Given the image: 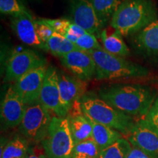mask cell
I'll return each instance as SVG.
<instances>
[{"label": "cell", "instance_id": "6da1fadb", "mask_svg": "<svg viewBox=\"0 0 158 158\" xmlns=\"http://www.w3.org/2000/svg\"><path fill=\"white\" fill-rule=\"evenodd\" d=\"M157 94L155 89L138 84L108 85L98 91L102 100L132 117L147 115Z\"/></svg>", "mask_w": 158, "mask_h": 158}, {"label": "cell", "instance_id": "7a4b0ae2", "mask_svg": "<svg viewBox=\"0 0 158 158\" xmlns=\"http://www.w3.org/2000/svg\"><path fill=\"white\" fill-rule=\"evenodd\" d=\"M158 19L152 0H124L110 21V25L122 37L133 36Z\"/></svg>", "mask_w": 158, "mask_h": 158}, {"label": "cell", "instance_id": "3957f363", "mask_svg": "<svg viewBox=\"0 0 158 158\" xmlns=\"http://www.w3.org/2000/svg\"><path fill=\"white\" fill-rule=\"evenodd\" d=\"M83 113L92 121L102 124L127 135L135 124L133 118L114 108L99 96L85 94L81 99Z\"/></svg>", "mask_w": 158, "mask_h": 158}, {"label": "cell", "instance_id": "277c9868", "mask_svg": "<svg viewBox=\"0 0 158 158\" xmlns=\"http://www.w3.org/2000/svg\"><path fill=\"white\" fill-rule=\"evenodd\" d=\"M96 64L97 80H112L124 78H145L149 71L145 67L109 54L105 50H94L89 52Z\"/></svg>", "mask_w": 158, "mask_h": 158}, {"label": "cell", "instance_id": "5b68a950", "mask_svg": "<svg viewBox=\"0 0 158 158\" xmlns=\"http://www.w3.org/2000/svg\"><path fill=\"white\" fill-rule=\"evenodd\" d=\"M41 144L49 158H70L75 143L68 118L53 116L48 135Z\"/></svg>", "mask_w": 158, "mask_h": 158}, {"label": "cell", "instance_id": "8992f818", "mask_svg": "<svg viewBox=\"0 0 158 158\" xmlns=\"http://www.w3.org/2000/svg\"><path fill=\"white\" fill-rule=\"evenodd\" d=\"M51 119V112L37 101L27 106L19 131L31 143H40L47 137Z\"/></svg>", "mask_w": 158, "mask_h": 158}, {"label": "cell", "instance_id": "52a82bcc", "mask_svg": "<svg viewBox=\"0 0 158 158\" xmlns=\"http://www.w3.org/2000/svg\"><path fill=\"white\" fill-rule=\"evenodd\" d=\"M46 64L45 59L31 50H23L13 53L7 59L5 69V81L15 82L33 69Z\"/></svg>", "mask_w": 158, "mask_h": 158}, {"label": "cell", "instance_id": "ba28073f", "mask_svg": "<svg viewBox=\"0 0 158 158\" xmlns=\"http://www.w3.org/2000/svg\"><path fill=\"white\" fill-rule=\"evenodd\" d=\"M39 102L58 117H67L59 87L58 72L54 66H48L39 97Z\"/></svg>", "mask_w": 158, "mask_h": 158}, {"label": "cell", "instance_id": "9c48e42d", "mask_svg": "<svg viewBox=\"0 0 158 158\" xmlns=\"http://www.w3.org/2000/svg\"><path fill=\"white\" fill-rule=\"evenodd\" d=\"M131 45L138 56L158 64V19L133 35Z\"/></svg>", "mask_w": 158, "mask_h": 158}, {"label": "cell", "instance_id": "30bf717a", "mask_svg": "<svg viewBox=\"0 0 158 158\" xmlns=\"http://www.w3.org/2000/svg\"><path fill=\"white\" fill-rule=\"evenodd\" d=\"M48 67L46 64L40 65L27 73L14 83L13 87L27 106L39 101L40 94Z\"/></svg>", "mask_w": 158, "mask_h": 158}, {"label": "cell", "instance_id": "8fae6325", "mask_svg": "<svg viewBox=\"0 0 158 158\" xmlns=\"http://www.w3.org/2000/svg\"><path fill=\"white\" fill-rule=\"evenodd\" d=\"M127 139L133 147L138 148L152 158H158V131L143 118L135 122Z\"/></svg>", "mask_w": 158, "mask_h": 158}, {"label": "cell", "instance_id": "7c38bea8", "mask_svg": "<svg viewBox=\"0 0 158 158\" xmlns=\"http://www.w3.org/2000/svg\"><path fill=\"white\" fill-rule=\"evenodd\" d=\"M70 15L72 22L92 35H100L102 27L92 0H71Z\"/></svg>", "mask_w": 158, "mask_h": 158}, {"label": "cell", "instance_id": "4fadbf2b", "mask_svg": "<svg viewBox=\"0 0 158 158\" xmlns=\"http://www.w3.org/2000/svg\"><path fill=\"white\" fill-rule=\"evenodd\" d=\"M61 62L70 72L81 80L90 81L96 74V64L89 52L75 50L60 58Z\"/></svg>", "mask_w": 158, "mask_h": 158}, {"label": "cell", "instance_id": "5bb4252c", "mask_svg": "<svg viewBox=\"0 0 158 158\" xmlns=\"http://www.w3.org/2000/svg\"><path fill=\"white\" fill-rule=\"evenodd\" d=\"M27 106L13 86L9 87L1 104V121L4 127H19L23 119Z\"/></svg>", "mask_w": 158, "mask_h": 158}, {"label": "cell", "instance_id": "9a60e30c", "mask_svg": "<svg viewBox=\"0 0 158 158\" xmlns=\"http://www.w3.org/2000/svg\"><path fill=\"white\" fill-rule=\"evenodd\" d=\"M58 77L61 100L68 114L73 106L86 94L87 84L73 75L64 72H58Z\"/></svg>", "mask_w": 158, "mask_h": 158}, {"label": "cell", "instance_id": "2e32d148", "mask_svg": "<svg viewBox=\"0 0 158 158\" xmlns=\"http://www.w3.org/2000/svg\"><path fill=\"white\" fill-rule=\"evenodd\" d=\"M11 27L15 34L25 44L48 51L47 45L37 34V20L32 15H19L11 19Z\"/></svg>", "mask_w": 158, "mask_h": 158}, {"label": "cell", "instance_id": "e0dca14e", "mask_svg": "<svg viewBox=\"0 0 158 158\" xmlns=\"http://www.w3.org/2000/svg\"><path fill=\"white\" fill-rule=\"evenodd\" d=\"M80 100L73 106L67 116L75 144L92 139V126L83 113Z\"/></svg>", "mask_w": 158, "mask_h": 158}, {"label": "cell", "instance_id": "ac0fdd59", "mask_svg": "<svg viewBox=\"0 0 158 158\" xmlns=\"http://www.w3.org/2000/svg\"><path fill=\"white\" fill-rule=\"evenodd\" d=\"M89 120L92 126V140L98 146L100 151L122 138V134L117 130L92 121L89 118Z\"/></svg>", "mask_w": 158, "mask_h": 158}, {"label": "cell", "instance_id": "d6986e66", "mask_svg": "<svg viewBox=\"0 0 158 158\" xmlns=\"http://www.w3.org/2000/svg\"><path fill=\"white\" fill-rule=\"evenodd\" d=\"M101 38L103 50L109 54L118 56H128L130 54L129 48L122 39V36L117 31L108 35L106 29L101 31L100 35Z\"/></svg>", "mask_w": 158, "mask_h": 158}, {"label": "cell", "instance_id": "ffe728a7", "mask_svg": "<svg viewBox=\"0 0 158 158\" xmlns=\"http://www.w3.org/2000/svg\"><path fill=\"white\" fill-rule=\"evenodd\" d=\"M31 143L22 135H16L1 145L0 158H24Z\"/></svg>", "mask_w": 158, "mask_h": 158}, {"label": "cell", "instance_id": "44dd1931", "mask_svg": "<svg viewBox=\"0 0 158 158\" xmlns=\"http://www.w3.org/2000/svg\"><path fill=\"white\" fill-rule=\"evenodd\" d=\"M124 0H92L102 28L110 23L113 15Z\"/></svg>", "mask_w": 158, "mask_h": 158}, {"label": "cell", "instance_id": "7402d4cb", "mask_svg": "<svg viewBox=\"0 0 158 158\" xmlns=\"http://www.w3.org/2000/svg\"><path fill=\"white\" fill-rule=\"evenodd\" d=\"M46 45L48 51L55 56L59 58L71 51L79 50L75 43L68 40L64 36L57 32L54 33V35L48 40Z\"/></svg>", "mask_w": 158, "mask_h": 158}, {"label": "cell", "instance_id": "603a6c76", "mask_svg": "<svg viewBox=\"0 0 158 158\" xmlns=\"http://www.w3.org/2000/svg\"><path fill=\"white\" fill-rule=\"evenodd\" d=\"M132 145L127 138H121L100 151L98 158H127Z\"/></svg>", "mask_w": 158, "mask_h": 158}, {"label": "cell", "instance_id": "cb8c5ba5", "mask_svg": "<svg viewBox=\"0 0 158 158\" xmlns=\"http://www.w3.org/2000/svg\"><path fill=\"white\" fill-rule=\"evenodd\" d=\"M100 149L92 139L75 144L70 158H98Z\"/></svg>", "mask_w": 158, "mask_h": 158}, {"label": "cell", "instance_id": "d4e9b609", "mask_svg": "<svg viewBox=\"0 0 158 158\" xmlns=\"http://www.w3.org/2000/svg\"><path fill=\"white\" fill-rule=\"evenodd\" d=\"M0 11L2 14L10 15L12 16L32 15L18 0H0Z\"/></svg>", "mask_w": 158, "mask_h": 158}, {"label": "cell", "instance_id": "484cf974", "mask_svg": "<svg viewBox=\"0 0 158 158\" xmlns=\"http://www.w3.org/2000/svg\"><path fill=\"white\" fill-rule=\"evenodd\" d=\"M75 44L79 50L86 51V52L103 49L100 43L98 42L95 35L88 32L79 37Z\"/></svg>", "mask_w": 158, "mask_h": 158}, {"label": "cell", "instance_id": "4316f807", "mask_svg": "<svg viewBox=\"0 0 158 158\" xmlns=\"http://www.w3.org/2000/svg\"><path fill=\"white\" fill-rule=\"evenodd\" d=\"M42 20L47 24L50 26L51 28L54 29L55 32L59 33L62 35L66 34L71 23H72L70 20L64 19H42Z\"/></svg>", "mask_w": 158, "mask_h": 158}, {"label": "cell", "instance_id": "83f0119b", "mask_svg": "<svg viewBox=\"0 0 158 158\" xmlns=\"http://www.w3.org/2000/svg\"><path fill=\"white\" fill-rule=\"evenodd\" d=\"M37 30L40 39L45 45H46L48 40L51 38V37L55 32L54 29L51 28L48 24L44 22L42 19L37 20Z\"/></svg>", "mask_w": 158, "mask_h": 158}, {"label": "cell", "instance_id": "f1b7e54d", "mask_svg": "<svg viewBox=\"0 0 158 158\" xmlns=\"http://www.w3.org/2000/svg\"><path fill=\"white\" fill-rule=\"evenodd\" d=\"M143 118L147 124L158 131V94L149 112Z\"/></svg>", "mask_w": 158, "mask_h": 158}, {"label": "cell", "instance_id": "f546056e", "mask_svg": "<svg viewBox=\"0 0 158 158\" xmlns=\"http://www.w3.org/2000/svg\"><path fill=\"white\" fill-rule=\"evenodd\" d=\"M24 158H49L40 143H31Z\"/></svg>", "mask_w": 158, "mask_h": 158}, {"label": "cell", "instance_id": "4dcf8cb0", "mask_svg": "<svg viewBox=\"0 0 158 158\" xmlns=\"http://www.w3.org/2000/svg\"><path fill=\"white\" fill-rule=\"evenodd\" d=\"M85 33H86V31H85L84 29H82L81 27H79V26L76 24V23L72 22L70 26V27H69L68 31H67L65 35L70 34V35H75V36H76L77 37H79L82 36L83 35H84ZM64 35H63V36H64Z\"/></svg>", "mask_w": 158, "mask_h": 158}, {"label": "cell", "instance_id": "1f68e13d", "mask_svg": "<svg viewBox=\"0 0 158 158\" xmlns=\"http://www.w3.org/2000/svg\"><path fill=\"white\" fill-rule=\"evenodd\" d=\"M127 158H152L148 155L147 153L142 151L138 148L132 146L131 150H130L129 155H128Z\"/></svg>", "mask_w": 158, "mask_h": 158}, {"label": "cell", "instance_id": "d6a6232c", "mask_svg": "<svg viewBox=\"0 0 158 158\" xmlns=\"http://www.w3.org/2000/svg\"><path fill=\"white\" fill-rule=\"evenodd\" d=\"M157 83H158V81H157Z\"/></svg>", "mask_w": 158, "mask_h": 158}]
</instances>
